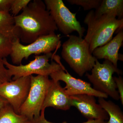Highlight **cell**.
<instances>
[{"label": "cell", "instance_id": "6da1fadb", "mask_svg": "<svg viewBox=\"0 0 123 123\" xmlns=\"http://www.w3.org/2000/svg\"><path fill=\"white\" fill-rule=\"evenodd\" d=\"M13 18L18 37L25 43L30 44L57 30L45 3L41 0H31L22 12Z\"/></svg>", "mask_w": 123, "mask_h": 123}, {"label": "cell", "instance_id": "7a4b0ae2", "mask_svg": "<svg viewBox=\"0 0 123 123\" xmlns=\"http://www.w3.org/2000/svg\"><path fill=\"white\" fill-rule=\"evenodd\" d=\"M84 22L88 26L84 39L89 45L91 54L95 49L111 40L116 31H119L123 29V18L119 20L112 14L97 16L93 10L86 14Z\"/></svg>", "mask_w": 123, "mask_h": 123}, {"label": "cell", "instance_id": "3957f363", "mask_svg": "<svg viewBox=\"0 0 123 123\" xmlns=\"http://www.w3.org/2000/svg\"><path fill=\"white\" fill-rule=\"evenodd\" d=\"M62 44V58L79 76L92 70L97 59L90 52L85 40L79 36L69 35Z\"/></svg>", "mask_w": 123, "mask_h": 123}, {"label": "cell", "instance_id": "277c9868", "mask_svg": "<svg viewBox=\"0 0 123 123\" xmlns=\"http://www.w3.org/2000/svg\"><path fill=\"white\" fill-rule=\"evenodd\" d=\"M55 54L52 52L44 55H37L34 59L30 61L27 64L15 65L9 63L6 58L3 59L5 66L8 69L10 76L12 80L23 77L28 76L36 74L42 76H49L52 73L63 68L64 66L61 63L58 56L55 58L57 62L52 61L49 63V59L54 57Z\"/></svg>", "mask_w": 123, "mask_h": 123}, {"label": "cell", "instance_id": "5b68a950", "mask_svg": "<svg viewBox=\"0 0 123 123\" xmlns=\"http://www.w3.org/2000/svg\"><path fill=\"white\" fill-rule=\"evenodd\" d=\"M61 38L59 35L53 33L43 36L28 45H24L21 43L18 38H15L13 41L12 52L10 55L11 61L14 65H19L22 64L23 59L27 60L31 55L51 53L59 48Z\"/></svg>", "mask_w": 123, "mask_h": 123}, {"label": "cell", "instance_id": "8992f818", "mask_svg": "<svg viewBox=\"0 0 123 123\" xmlns=\"http://www.w3.org/2000/svg\"><path fill=\"white\" fill-rule=\"evenodd\" d=\"M91 70V74L86 73L85 75L93 85V88L113 99L119 100V95L112 75L115 73L121 75L123 74L122 70L114 66L111 62L106 60L102 63L97 60Z\"/></svg>", "mask_w": 123, "mask_h": 123}, {"label": "cell", "instance_id": "52a82bcc", "mask_svg": "<svg viewBox=\"0 0 123 123\" xmlns=\"http://www.w3.org/2000/svg\"><path fill=\"white\" fill-rule=\"evenodd\" d=\"M30 88L26 99L20 108L19 114L32 121L40 116L51 80L49 76L31 75Z\"/></svg>", "mask_w": 123, "mask_h": 123}, {"label": "cell", "instance_id": "ba28073f", "mask_svg": "<svg viewBox=\"0 0 123 123\" xmlns=\"http://www.w3.org/2000/svg\"><path fill=\"white\" fill-rule=\"evenodd\" d=\"M44 2L57 30L67 36L76 31L82 37L86 30L77 20L76 13L71 12L62 0H44Z\"/></svg>", "mask_w": 123, "mask_h": 123}, {"label": "cell", "instance_id": "9c48e42d", "mask_svg": "<svg viewBox=\"0 0 123 123\" xmlns=\"http://www.w3.org/2000/svg\"><path fill=\"white\" fill-rule=\"evenodd\" d=\"M30 76L23 77L0 85V96L6 99L16 113L28 96L30 88Z\"/></svg>", "mask_w": 123, "mask_h": 123}, {"label": "cell", "instance_id": "30bf717a", "mask_svg": "<svg viewBox=\"0 0 123 123\" xmlns=\"http://www.w3.org/2000/svg\"><path fill=\"white\" fill-rule=\"evenodd\" d=\"M50 76L52 80L54 81H62L66 84V86L64 89L66 93L69 96L88 94L105 99L108 98L106 95L94 90L90 83L72 76L64 67L52 73Z\"/></svg>", "mask_w": 123, "mask_h": 123}, {"label": "cell", "instance_id": "8fae6325", "mask_svg": "<svg viewBox=\"0 0 123 123\" xmlns=\"http://www.w3.org/2000/svg\"><path fill=\"white\" fill-rule=\"evenodd\" d=\"M95 97L88 94L70 96L71 106L76 107L88 120H107L109 116L107 112L97 103Z\"/></svg>", "mask_w": 123, "mask_h": 123}, {"label": "cell", "instance_id": "7c38bea8", "mask_svg": "<svg viewBox=\"0 0 123 123\" xmlns=\"http://www.w3.org/2000/svg\"><path fill=\"white\" fill-rule=\"evenodd\" d=\"M71 107L70 96L66 93L59 81H54L51 79L41 111H45L46 108L48 107L67 111Z\"/></svg>", "mask_w": 123, "mask_h": 123}, {"label": "cell", "instance_id": "4fadbf2b", "mask_svg": "<svg viewBox=\"0 0 123 123\" xmlns=\"http://www.w3.org/2000/svg\"><path fill=\"white\" fill-rule=\"evenodd\" d=\"M123 41L122 29L106 44L95 49L92 52L93 55L97 60L104 59L107 60L111 62L114 66L118 68V61H123V55L119 53V50L123 45Z\"/></svg>", "mask_w": 123, "mask_h": 123}, {"label": "cell", "instance_id": "5bb4252c", "mask_svg": "<svg viewBox=\"0 0 123 123\" xmlns=\"http://www.w3.org/2000/svg\"><path fill=\"white\" fill-rule=\"evenodd\" d=\"M95 15L112 14L119 20L123 19V0H102L101 4L94 11Z\"/></svg>", "mask_w": 123, "mask_h": 123}, {"label": "cell", "instance_id": "9a60e30c", "mask_svg": "<svg viewBox=\"0 0 123 123\" xmlns=\"http://www.w3.org/2000/svg\"><path fill=\"white\" fill-rule=\"evenodd\" d=\"M98 102L108 115L109 121L107 123H123V112L118 105L103 98H98Z\"/></svg>", "mask_w": 123, "mask_h": 123}, {"label": "cell", "instance_id": "2e32d148", "mask_svg": "<svg viewBox=\"0 0 123 123\" xmlns=\"http://www.w3.org/2000/svg\"><path fill=\"white\" fill-rule=\"evenodd\" d=\"M0 33L13 39L18 38L13 16L9 12H0Z\"/></svg>", "mask_w": 123, "mask_h": 123}, {"label": "cell", "instance_id": "e0dca14e", "mask_svg": "<svg viewBox=\"0 0 123 123\" xmlns=\"http://www.w3.org/2000/svg\"><path fill=\"white\" fill-rule=\"evenodd\" d=\"M0 123H31L25 116L16 113L9 104L0 110Z\"/></svg>", "mask_w": 123, "mask_h": 123}, {"label": "cell", "instance_id": "ac0fdd59", "mask_svg": "<svg viewBox=\"0 0 123 123\" xmlns=\"http://www.w3.org/2000/svg\"><path fill=\"white\" fill-rule=\"evenodd\" d=\"M13 40L0 33V58H6L10 55Z\"/></svg>", "mask_w": 123, "mask_h": 123}, {"label": "cell", "instance_id": "d6986e66", "mask_svg": "<svg viewBox=\"0 0 123 123\" xmlns=\"http://www.w3.org/2000/svg\"><path fill=\"white\" fill-rule=\"evenodd\" d=\"M67 1L71 5L81 6L85 10H89L98 9L102 0H67Z\"/></svg>", "mask_w": 123, "mask_h": 123}, {"label": "cell", "instance_id": "ffe728a7", "mask_svg": "<svg viewBox=\"0 0 123 123\" xmlns=\"http://www.w3.org/2000/svg\"><path fill=\"white\" fill-rule=\"evenodd\" d=\"M31 0H13L10 11L14 17L17 16L22 10L27 6Z\"/></svg>", "mask_w": 123, "mask_h": 123}, {"label": "cell", "instance_id": "44dd1931", "mask_svg": "<svg viewBox=\"0 0 123 123\" xmlns=\"http://www.w3.org/2000/svg\"><path fill=\"white\" fill-rule=\"evenodd\" d=\"M12 80V77L9 75L8 69L4 64L3 59L0 58V85Z\"/></svg>", "mask_w": 123, "mask_h": 123}, {"label": "cell", "instance_id": "7402d4cb", "mask_svg": "<svg viewBox=\"0 0 123 123\" xmlns=\"http://www.w3.org/2000/svg\"><path fill=\"white\" fill-rule=\"evenodd\" d=\"M31 123H55L48 121L45 118L44 111H42L40 112V116L38 118L35 119L31 121ZM62 123H68L64 122ZM83 123H107V122L101 120H88L86 122Z\"/></svg>", "mask_w": 123, "mask_h": 123}, {"label": "cell", "instance_id": "603a6c76", "mask_svg": "<svg viewBox=\"0 0 123 123\" xmlns=\"http://www.w3.org/2000/svg\"><path fill=\"white\" fill-rule=\"evenodd\" d=\"M114 80L117 89H118V92L119 95L120 99L121 101V104L123 105V79L121 76L119 75L118 77L115 76Z\"/></svg>", "mask_w": 123, "mask_h": 123}, {"label": "cell", "instance_id": "cb8c5ba5", "mask_svg": "<svg viewBox=\"0 0 123 123\" xmlns=\"http://www.w3.org/2000/svg\"><path fill=\"white\" fill-rule=\"evenodd\" d=\"M13 0H0V12H9Z\"/></svg>", "mask_w": 123, "mask_h": 123}, {"label": "cell", "instance_id": "d4e9b609", "mask_svg": "<svg viewBox=\"0 0 123 123\" xmlns=\"http://www.w3.org/2000/svg\"><path fill=\"white\" fill-rule=\"evenodd\" d=\"M8 104V103L6 99L0 96V110Z\"/></svg>", "mask_w": 123, "mask_h": 123}]
</instances>
